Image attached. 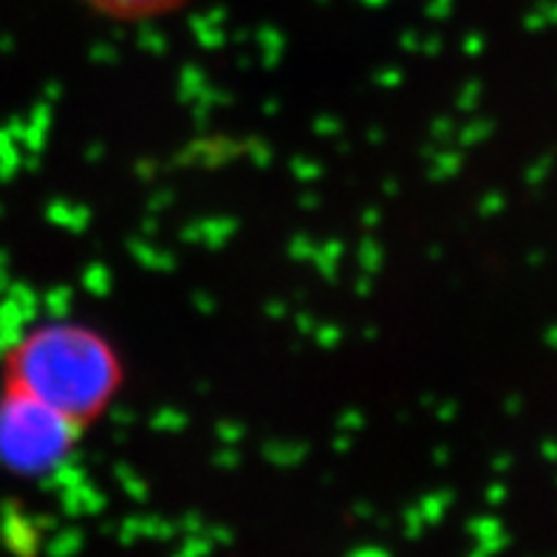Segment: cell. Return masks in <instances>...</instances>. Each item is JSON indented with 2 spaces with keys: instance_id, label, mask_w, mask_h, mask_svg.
I'll return each mask as SVG.
<instances>
[{
  "instance_id": "obj_1",
  "label": "cell",
  "mask_w": 557,
  "mask_h": 557,
  "mask_svg": "<svg viewBox=\"0 0 557 557\" xmlns=\"http://www.w3.org/2000/svg\"><path fill=\"white\" fill-rule=\"evenodd\" d=\"M0 388L46 405L88 436L127 391V360L88 320H37L0 354Z\"/></svg>"
},
{
  "instance_id": "obj_2",
  "label": "cell",
  "mask_w": 557,
  "mask_h": 557,
  "mask_svg": "<svg viewBox=\"0 0 557 557\" xmlns=\"http://www.w3.org/2000/svg\"><path fill=\"white\" fill-rule=\"evenodd\" d=\"M85 433L46 405L0 388V465L23 479L54 473L71 459Z\"/></svg>"
},
{
  "instance_id": "obj_3",
  "label": "cell",
  "mask_w": 557,
  "mask_h": 557,
  "mask_svg": "<svg viewBox=\"0 0 557 557\" xmlns=\"http://www.w3.org/2000/svg\"><path fill=\"white\" fill-rule=\"evenodd\" d=\"M94 17L116 26H145V23L168 21L182 9L190 7V0H77Z\"/></svg>"
}]
</instances>
